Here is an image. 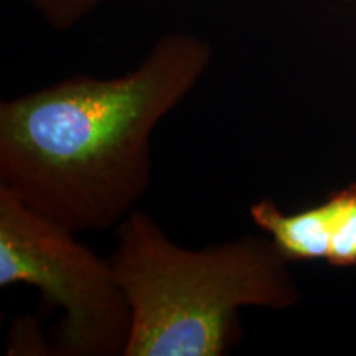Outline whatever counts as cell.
Listing matches in <instances>:
<instances>
[{"instance_id":"4","label":"cell","mask_w":356,"mask_h":356,"mask_svg":"<svg viewBox=\"0 0 356 356\" xmlns=\"http://www.w3.org/2000/svg\"><path fill=\"white\" fill-rule=\"evenodd\" d=\"M249 215L257 228L270 236L287 261L328 259L333 233L332 197L318 207L286 215L273 200L252 203Z\"/></svg>"},{"instance_id":"2","label":"cell","mask_w":356,"mask_h":356,"mask_svg":"<svg viewBox=\"0 0 356 356\" xmlns=\"http://www.w3.org/2000/svg\"><path fill=\"white\" fill-rule=\"evenodd\" d=\"M115 236L109 262L132 312L124 356H221L238 310H284L300 299L273 239L246 234L185 249L142 210Z\"/></svg>"},{"instance_id":"6","label":"cell","mask_w":356,"mask_h":356,"mask_svg":"<svg viewBox=\"0 0 356 356\" xmlns=\"http://www.w3.org/2000/svg\"><path fill=\"white\" fill-rule=\"evenodd\" d=\"M44 22L58 32H66L78 25L106 0H29Z\"/></svg>"},{"instance_id":"5","label":"cell","mask_w":356,"mask_h":356,"mask_svg":"<svg viewBox=\"0 0 356 356\" xmlns=\"http://www.w3.org/2000/svg\"><path fill=\"white\" fill-rule=\"evenodd\" d=\"M335 215L328 262L338 267L356 264V184L332 195Z\"/></svg>"},{"instance_id":"3","label":"cell","mask_w":356,"mask_h":356,"mask_svg":"<svg viewBox=\"0 0 356 356\" xmlns=\"http://www.w3.org/2000/svg\"><path fill=\"white\" fill-rule=\"evenodd\" d=\"M15 284L38 287L65 312L58 355L124 356L132 312L109 259L0 190V287Z\"/></svg>"},{"instance_id":"1","label":"cell","mask_w":356,"mask_h":356,"mask_svg":"<svg viewBox=\"0 0 356 356\" xmlns=\"http://www.w3.org/2000/svg\"><path fill=\"white\" fill-rule=\"evenodd\" d=\"M210 61V43L175 32L124 76H74L2 101L0 190L76 234L118 226L152 184L155 127Z\"/></svg>"}]
</instances>
